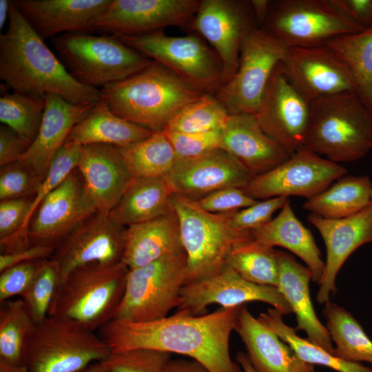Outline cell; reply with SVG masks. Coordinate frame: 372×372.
<instances>
[{
  "instance_id": "obj_1",
  "label": "cell",
  "mask_w": 372,
  "mask_h": 372,
  "mask_svg": "<svg viewBox=\"0 0 372 372\" xmlns=\"http://www.w3.org/2000/svg\"><path fill=\"white\" fill-rule=\"evenodd\" d=\"M239 307L200 315L177 310L170 316L147 322L113 319L97 333L111 352L159 350L187 356L209 372H241L229 350Z\"/></svg>"
},
{
  "instance_id": "obj_2",
  "label": "cell",
  "mask_w": 372,
  "mask_h": 372,
  "mask_svg": "<svg viewBox=\"0 0 372 372\" xmlns=\"http://www.w3.org/2000/svg\"><path fill=\"white\" fill-rule=\"evenodd\" d=\"M6 31L0 35V79L12 92L60 96L74 104H96L101 90L75 80L28 23L12 1Z\"/></svg>"
},
{
  "instance_id": "obj_3",
  "label": "cell",
  "mask_w": 372,
  "mask_h": 372,
  "mask_svg": "<svg viewBox=\"0 0 372 372\" xmlns=\"http://www.w3.org/2000/svg\"><path fill=\"white\" fill-rule=\"evenodd\" d=\"M100 90L114 114L152 132L163 131L178 112L205 93L154 61Z\"/></svg>"
},
{
  "instance_id": "obj_4",
  "label": "cell",
  "mask_w": 372,
  "mask_h": 372,
  "mask_svg": "<svg viewBox=\"0 0 372 372\" xmlns=\"http://www.w3.org/2000/svg\"><path fill=\"white\" fill-rule=\"evenodd\" d=\"M310 125L302 149L336 163L354 162L372 149V114L353 92L310 101Z\"/></svg>"
},
{
  "instance_id": "obj_5",
  "label": "cell",
  "mask_w": 372,
  "mask_h": 372,
  "mask_svg": "<svg viewBox=\"0 0 372 372\" xmlns=\"http://www.w3.org/2000/svg\"><path fill=\"white\" fill-rule=\"evenodd\" d=\"M128 271L122 262L76 268L59 284L48 316L70 318L98 331L114 318Z\"/></svg>"
},
{
  "instance_id": "obj_6",
  "label": "cell",
  "mask_w": 372,
  "mask_h": 372,
  "mask_svg": "<svg viewBox=\"0 0 372 372\" xmlns=\"http://www.w3.org/2000/svg\"><path fill=\"white\" fill-rule=\"evenodd\" d=\"M172 203L187 256L185 284L218 272L227 264L235 247L251 240L250 230L237 229L229 225L232 212L206 211L196 200L178 194L172 195Z\"/></svg>"
},
{
  "instance_id": "obj_7",
  "label": "cell",
  "mask_w": 372,
  "mask_h": 372,
  "mask_svg": "<svg viewBox=\"0 0 372 372\" xmlns=\"http://www.w3.org/2000/svg\"><path fill=\"white\" fill-rule=\"evenodd\" d=\"M51 43L75 80L97 89L124 80L153 62L112 35L65 34L52 39Z\"/></svg>"
},
{
  "instance_id": "obj_8",
  "label": "cell",
  "mask_w": 372,
  "mask_h": 372,
  "mask_svg": "<svg viewBox=\"0 0 372 372\" xmlns=\"http://www.w3.org/2000/svg\"><path fill=\"white\" fill-rule=\"evenodd\" d=\"M110 353L96 331L78 321L52 316L35 324L23 362L28 372H80Z\"/></svg>"
},
{
  "instance_id": "obj_9",
  "label": "cell",
  "mask_w": 372,
  "mask_h": 372,
  "mask_svg": "<svg viewBox=\"0 0 372 372\" xmlns=\"http://www.w3.org/2000/svg\"><path fill=\"white\" fill-rule=\"evenodd\" d=\"M187 272L185 251L129 269L123 296L113 319L147 322L166 318L179 306Z\"/></svg>"
},
{
  "instance_id": "obj_10",
  "label": "cell",
  "mask_w": 372,
  "mask_h": 372,
  "mask_svg": "<svg viewBox=\"0 0 372 372\" xmlns=\"http://www.w3.org/2000/svg\"><path fill=\"white\" fill-rule=\"evenodd\" d=\"M118 38L205 93L215 95L224 84L220 59L196 34L169 36L161 30Z\"/></svg>"
},
{
  "instance_id": "obj_11",
  "label": "cell",
  "mask_w": 372,
  "mask_h": 372,
  "mask_svg": "<svg viewBox=\"0 0 372 372\" xmlns=\"http://www.w3.org/2000/svg\"><path fill=\"white\" fill-rule=\"evenodd\" d=\"M261 28L287 47L322 45L364 29L340 12L329 0L271 1Z\"/></svg>"
},
{
  "instance_id": "obj_12",
  "label": "cell",
  "mask_w": 372,
  "mask_h": 372,
  "mask_svg": "<svg viewBox=\"0 0 372 372\" xmlns=\"http://www.w3.org/2000/svg\"><path fill=\"white\" fill-rule=\"evenodd\" d=\"M280 40L262 28L244 39L234 76L215 94L230 114H256L276 65L287 50Z\"/></svg>"
},
{
  "instance_id": "obj_13",
  "label": "cell",
  "mask_w": 372,
  "mask_h": 372,
  "mask_svg": "<svg viewBox=\"0 0 372 372\" xmlns=\"http://www.w3.org/2000/svg\"><path fill=\"white\" fill-rule=\"evenodd\" d=\"M347 173L340 164L302 149L275 168L253 176L242 189L256 200L291 196L308 200Z\"/></svg>"
},
{
  "instance_id": "obj_14",
  "label": "cell",
  "mask_w": 372,
  "mask_h": 372,
  "mask_svg": "<svg viewBox=\"0 0 372 372\" xmlns=\"http://www.w3.org/2000/svg\"><path fill=\"white\" fill-rule=\"evenodd\" d=\"M256 28L251 1L245 0H202L189 27L214 48L223 65L224 84L237 71L244 39Z\"/></svg>"
},
{
  "instance_id": "obj_15",
  "label": "cell",
  "mask_w": 372,
  "mask_h": 372,
  "mask_svg": "<svg viewBox=\"0 0 372 372\" xmlns=\"http://www.w3.org/2000/svg\"><path fill=\"white\" fill-rule=\"evenodd\" d=\"M255 116L263 131L291 156L302 149L310 102L290 81L282 62L273 71Z\"/></svg>"
},
{
  "instance_id": "obj_16",
  "label": "cell",
  "mask_w": 372,
  "mask_h": 372,
  "mask_svg": "<svg viewBox=\"0 0 372 372\" xmlns=\"http://www.w3.org/2000/svg\"><path fill=\"white\" fill-rule=\"evenodd\" d=\"M199 0H110L94 32L117 37L137 36L165 28L190 27Z\"/></svg>"
},
{
  "instance_id": "obj_17",
  "label": "cell",
  "mask_w": 372,
  "mask_h": 372,
  "mask_svg": "<svg viewBox=\"0 0 372 372\" xmlns=\"http://www.w3.org/2000/svg\"><path fill=\"white\" fill-rule=\"evenodd\" d=\"M254 301L267 303L283 316L292 313L277 287L251 282L228 264L213 275L185 284L180 291L178 310L200 315L211 304L231 308Z\"/></svg>"
},
{
  "instance_id": "obj_18",
  "label": "cell",
  "mask_w": 372,
  "mask_h": 372,
  "mask_svg": "<svg viewBox=\"0 0 372 372\" xmlns=\"http://www.w3.org/2000/svg\"><path fill=\"white\" fill-rule=\"evenodd\" d=\"M125 229L109 213L96 212L83 222L56 245L51 257L59 267V284L80 267L122 262Z\"/></svg>"
},
{
  "instance_id": "obj_19",
  "label": "cell",
  "mask_w": 372,
  "mask_h": 372,
  "mask_svg": "<svg viewBox=\"0 0 372 372\" xmlns=\"http://www.w3.org/2000/svg\"><path fill=\"white\" fill-rule=\"evenodd\" d=\"M97 212L76 168L41 203L28 227L30 245L55 247Z\"/></svg>"
},
{
  "instance_id": "obj_20",
  "label": "cell",
  "mask_w": 372,
  "mask_h": 372,
  "mask_svg": "<svg viewBox=\"0 0 372 372\" xmlns=\"http://www.w3.org/2000/svg\"><path fill=\"white\" fill-rule=\"evenodd\" d=\"M282 63L290 81L309 102L338 93L355 92L345 64L326 45L287 47Z\"/></svg>"
},
{
  "instance_id": "obj_21",
  "label": "cell",
  "mask_w": 372,
  "mask_h": 372,
  "mask_svg": "<svg viewBox=\"0 0 372 372\" xmlns=\"http://www.w3.org/2000/svg\"><path fill=\"white\" fill-rule=\"evenodd\" d=\"M222 149L201 156L176 160L165 176L174 194L198 200L225 187H244L253 177Z\"/></svg>"
},
{
  "instance_id": "obj_22",
  "label": "cell",
  "mask_w": 372,
  "mask_h": 372,
  "mask_svg": "<svg viewBox=\"0 0 372 372\" xmlns=\"http://www.w3.org/2000/svg\"><path fill=\"white\" fill-rule=\"evenodd\" d=\"M320 234L327 259L316 299L322 304L336 291L337 274L349 256L363 245L372 242V206L340 219H327L309 214L307 218Z\"/></svg>"
},
{
  "instance_id": "obj_23",
  "label": "cell",
  "mask_w": 372,
  "mask_h": 372,
  "mask_svg": "<svg viewBox=\"0 0 372 372\" xmlns=\"http://www.w3.org/2000/svg\"><path fill=\"white\" fill-rule=\"evenodd\" d=\"M43 39L73 33L94 32L96 20L110 0H13Z\"/></svg>"
},
{
  "instance_id": "obj_24",
  "label": "cell",
  "mask_w": 372,
  "mask_h": 372,
  "mask_svg": "<svg viewBox=\"0 0 372 372\" xmlns=\"http://www.w3.org/2000/svg\"><path fill=\"white\" fill-rule=\"evenodd\" d=\"M220 149L254 176L275 168L291 156L251 114L229 115L222 130Z\"/></svg>"
},
{
  "instance_id": "obj_25",
  "label": "cell",
  "mask_w": 372,
  "mask_h": 372,
  "mask_svg": "<svg viewBox=\"0 0 372 372\" xmlns=\"http://www.w3.org/2000/svg\"><path fill=\"white\" fill-rule=\"evenodd\" d=\"M76 169L97 212L110 213L134 178L119 147L110 145L83 146Z\"/></svg>"
},
{
  "instance_id": "obj_26",
  "label": "cell",
  "mask_w": 372,
  "mask_h": 372,
  "mask_svg": "<svg viewBox=\"0 0 372 372\" xmlns=\"http://www.w3.org/2000/svg\"><path fill=\"white\" fill-rule=\"evenodd\" d=\"M45 99V112L37 135L19 161L33 169L42 180L72 128L96 105L74 104L54 94H46Z\"/></svg>"
},
{
  "instance_id": "obj_27",
  "label": "cell",
  "mask_w": 372,
  "mask_h": 372,
  "mask_svg": "<svg viewBox=\"0 0 372 372\" xmlns=\"http://www.w3.org/2000/svg\"><path fill=\"white\" fill-rule=\"evenodd\" d=\"M256 372H315L269 327L255 318L245 304L238 307L235 329Z\"/></svg>"
},
{
  "instance_id": "obj_28",
  "label": "cell",
  "mask_w": 372,
  "mask_h": 372,
  "mask_svg": "<svg viewBox=\"0 0 372 372\" xmlns=\"http://www.w3.org/2000/svg\"><path fill=\"white\" fill-rule=\"evenodd\" d=\"M279 278L277 288L296 317V330L304 331L308 339L333 354L332 339L318 318L310 296L312 273L288 253L278 251Z\"/></svg>"
},
{
  "instance_id": "obj_29",
  "label": "cell",
  "mask_w": 372,
  "mask_h": 372,
  "mask_svg": "<svg viewBox=\"0 0 372 372\" xmlns=\"http://www.w3.org/2000/svg\"><path fill=\"white\" fill-rule=\"evenodd\" d=\"M183 251L174 209L156 218L126 227L122 262L129 269Z\"/></svg>"
},
{
  "instance_id": "obj_30",
  "label": "cell",
  "mask_w": 372,
  "mask_h": 372,
  "mask_svg": "<svg viewBox=\"0 0 372 372\" xmlns=\"http://www.w3.org/2000/svg\"><path fill=\"white\" fill-rule=\"evenodd\" d=\"M251 240L267 247H284L302 259L319 284L324 262L309 229L296 216L289 199L279 214L267 223L250 230Z\"/></svg>"
},
{
  "instance_id": "obj_31",
  "label": "cell",
  "mask_w": 372,
  "mask_h": 372,
  "mask_svg": "<svg viewBox=\"0 0 372 372\" xmlns=\"http://www.w3.org/2000/svg\"><path fill=\"white\" fill-rule=\"evenodd\" d=\"M174 194L165 177L134 178L110 211V217L126 227L164 216L174 210Z\"/></svg>"
},
{
  "instance_id": "obj_32",
  "label": "cell",
  "mask_w": 372,
  "mask_h": 372,
  "mask_svg": "<svg viewBox=\"0 0 372 372\" xmlns=\"http://www.w3.org/2000/svg\"><path fill=\"white\" fill-rule=\"evenodd\" d=\"M152 133L118 116L101 99L90 113L72 128L66 141L81 146L103 144L122 148L143 141Z\"/></svg>"
},
{
  "instance_id": "obj_33",
  "label": "cell",
  "mask_w": 372,
  "mask_h": 372,
  "mask_svg": "<svg viewBox=\"0 0 372 372\" xmlns=\"http://www.w3.org/2000/svg\"><path fill=\"white\" fill-rule=\"evenodd\" d=\"M371 189L372 182L368 176L344 175L307 200L303 208L327 219L347 218L371 205Z\"/></svg>"
},
{
  "instance_id": "obj_34",
  "label": "cell",
  "mask_w": 372,
  "mask_h": 372,
  "mask_svg": "<svg viewBox=\"0 0 372 372\" xmlns=\"http://www.w3.org/2000/svg\"><path fill=\"white\" fill-rule=\"evenodd\" d=\"M342 61L355 85V93L372 114V25L326 44Z\"/></svg>"
},
{
  "instance_id": "obj_35",
  "label": "cell",
  "mask_w": 372,
  "mask_h": 372,
  "mask_svg": "<svg viewBox=\"0 0 372 372\" xmlns=\"http://www.w3.org/2000/svg\"><path fill=\"white\" fill-rule=\"evenodd\" d=\"M322 312L335 344L333 355L347 361L372 364V340L355 318L343 307L329 301L324 304Z\"/></svg>"
},
{
  "instance_id": "obj_36",
  "label": "cell",
  "mask_w": 372,
  "mask_h": 372,
  "mask_svg": "<svg viewBox=\"0 0 372 372\" xmlns=\"http://www.w3.org/2000/svg\"><path fill=\"white\" fill-rule=\"evenodd\" d=\"M282 317L280 311L273 308L261 313L258 319L288 344L302 360L313 365L326 366L338 372H372V369L360 362L339 358L309 339L300 338L296 333V329L285 324Z\"/></svg>"
},
{
  "instance_id": "obj_37",
  "label": "cell",
  "mask_w": 372,
  "mask_h": 372,
  "mask_svg": "<svg viewBox=\"0 0 372 372\" xmlns=\"http://www.w3.org/2000/svg\"><path fill=\"white\" fill-rule=\"evenodd\" d=\"M119 149L134 178L165 177L177 160L163 131L153 132L145 140Z\"/></svg>"
},
{
  "instance_id": "obj_38",
  "label": "cell",
  "mask_w": 372,
  "mask_h": 372,
  "mask_svg": "<svg viewBox=\"0 0 372 372\" xmlns=\"http://www.w3.org/2000/svg\"><path fill=\"white\" fill-rule=\"evenodd\" d=\"M0 304V360L24 364L25 347L35 324L21 298Z\"/></svg>"
},
{
  "instance_id": "obj_39",
  "label": "cell",
  "mask_w": 372,
  "mask_h": 372,
  "mask_svg": "<svg viewBox=\"0 0 372 372\" xmlns=\"http://www.w3.org/2000/svg\"><path fill=\"white\" fill-rule=\"evenodd\" d=\"M227 264L244 279L261 285L277 287L279 278L278 251L249 240L235 247Z\"/></svg>"
},
{
  "instance_id": "obj_40",
  "label": "cell",
  "mask_w": 372,
  "mask_h": 372,
  "mask_svg": "<svg viewBox=\"0 0 372 372\" xmlns=\"http://www.w3.org/2000/svg\"><path fill=\"white\" fill-rule=\"evenodd\" d=\"M45 108V97L1 90V123L31 143L37 135Z\"/></svg>"
},
{
  "instance_id": "obj_41",
  "label": "cell",
  "mask_w": 372,
  "mask_h": 372,
  "mask_svg": "<svg viewBox=\"0 0 372 372\" xmlns=\"http://www.w3.org/2000/svg\"><path fill=\"white\" fill-rule=\"evenodd\" d=\"M230 114L214 94L204 93L184 107L163 130L201 133L223 130Z\"/></svg>"
},
{
  "instance_id": "obj_42",
  "label": "cell",
  "mask_w": 372,
  "mask_h": 372,
  "mask_svg": "<svg viewBox=\"0 0 372 372\" xmlns=\"http://www.w3.org/2000/svg\"><path fill=\"white\" fill-rule=\"evenodd\" d=\"M59 282L55 260L52 258L43 260L32 285L21 296L35 324L48 318Z\"/></svg>"
},
{
  "instance_id": "obj_43",
  "label": "cell",
  "mask_w": 372,
  "mask_h": 372,
  "mask_svg": "<svg viewBox=\"0 0 372 372\" xmlns=\"http://www.w3.org/2000/svg\"><path fill=\"white\" fill-rule=\"evenodd\" d=\"M172 353L159 350L138 349L111 352L101 362L110 372H165Z\"/></svg>"
},
{
  "instance_id": "obj_44",
  "label": "cell",
  "mask_w": 372,
  "mask_h": 372,
  "mask_svg": "<svg viewBox=\"0 0 372 372\" xmlns=\"http://www.w3.org/2000/svg\"><path fill=\"white\" fill-rule=\"evenodd\" d=\"M42 179L20 161L1 167L0 200L29 198L35 196Z\"/></svg>"
},
{
  "instance_id": "obj_45",
  "label": "cell",
  "mask_w": 372,
  "mask_h": 372,
  "mask_svg": "<svg viewBox=\"0 0 372 372\" xmlns=\"http://www.w3.org/2000/svg\"><path fill=\"white\" fill-rule=\"evenodd\" d=\"M222 130L182 133L163 130L170 142L177 160L193 158L220 148Z\"/></svg>"
},
{
  "instance_id": "obj_46",
  "label": "cell",
  "mask_w": 372,
  "mask_h": 372,
  "mask_svg": "<svg viewBox=\"0 0 372 372\" xmlns=\"http://www.w3.org/2000/svg\"><path fill=\"white\" fill-rule=\"evenodd\" d=\"M288 199L285 196H278L257 200L247 207L232 212L229 225L240 230H251L262 226L273 218V214L281 209Z\"/></svg>"
},
{
  "instance_id": "obj_47",
  "label": "cell",
  "mask_w": 372,
  "mask_h": 372,
  "mask_svg": "<svg viewBox=\"0 0 372 372\" xmlns=\"http://www.w3.org/2000/svg\"><path fill=\"white\" fill-rule=\"evenodd\" d=\"M42 260L16 265L0 272V302L21 296L34 281Z\"/></svg>"
},
{
  "instance_id": "obj_48",
  "label": "cell",
  "mask_w": 372,
  "mask_h": 372,
  "mask_svg": "<svg viewBox=\"0 0 372 372\" xmlns=\"http://www.w3.org/2000/svg\"><path fill=\"white\" fill-rule=\"evenodd\" d=\"M256 201L249 196L242 188L234 187L220 189L196 200L203 209L214 214L234 212L247 207Z\"/></svg>"
},
{
  "instance_id": "obj_49",
  "label": "cell",
  "mask_w": 372,
  "mask_h": 372,
  "mask_svg": "<svg viewBox=\"0 0 372 372\" xmlns=\"http://www.w3.org/2000/svg\"><path fill=\"white\" fill-rule=\"evenodd\" d=\"M31 143L30 141L21 137L8 126L1 124L0 127L1 167L19 161Z\"/></svg>"
},
{
  "instance_id": "obj_50",
  "label": "cell",
  "mask_w": 372,
  "mask_h": 372,
  "mask_svg": "<svg viewBox=\"0 0 372 372\" xmlns=\"http://www.w3.org/2000/svg\"><path fill=\"white\" fill-rule=\"evenodd\" d=\"M55 247L44 245H30L26 248L0 255V272L16 265L50 258Z\"/></svg>"
},
{
  "instance_id": "obj_51",
  "label": "cell",
  "mask_w": 372,
  "mask_h": 372,
  "mask_svg": "<svg viewBox=\"0 0 372 372\" xmlns=\"http://www.w3.org/2000/svg\"><path fill=\"white\" fill-rule=\"evenodd\" d=\"M346 17L366 28L372 25V0H329Z\"/></svg>"
},
{
  "instance_id": "obj_52",
  "label": "cell",
  "mask_w": 372,
  "mask_h": 372,
  "mask_svg": "<svg viewBox=\"0 0 372 372\" xmlns=\"http://www.w3.org/2000/svg\"><path fill=\"white\" fill-rule=\"evenodd\" d=\"M165 372H209L203 364L194 360H171Z\"/></svg>"
},
{
  "instance_id": "obj_53",
  "label": "cell",
  "mask_w": 372,
  "mask_h": 372,
  "mask_svg": "<svg viewBox=\"0 0 372 372\" xmlns=\"http://www.w3.org/2000/svg\"><path fill=\"white\" fill-rule=\"evenodd\" d=\"M258 28L262 27L267 16L270 1L268 0H250Z\"/></svg>"
},
{
  "instance_id": "obj_54",
  "label": "cell",
  "mask_w": 372,
  "mask_h": 372,
  "mask_svg": "<svg viewBox=\"0 0 372 372\" xmlns=\"http://www.w3.org/2000/svg\"><path fill=\"white\" fill-rule=\"evenodd\" d=\"M0 372H28V371L25 364H10L0 360Z\"/></svg>"
},
{
  "instance_id": "obj_55",
  "label": "cell",
  "mask_w": 372,
  "mask_h": 372,
  "mask_svg": "<svg viewBox=\"0 0 372 372\" xmlns=\"http://www.w3.org/2000/svg\"><path fill=\"white\" fill-rule=\"evenodd\" d=\"M11 1L0 0V30L4 27L5 23L9 18L10 8Z\"/></svg>"
},
{
  "instance_id": "obj_56",
  "label": "cell",
  "mask_w": 372,
  "mask_h": 372,
  "mask_svg": "<svg viewBox=\"0 0 372 372\" xmlns=\"http://www.w3.org/2000/svg\"><path fill=\"white\" fill-rule=\"evenodd\" d=\"M237 361L244 372H256L249 360L247 354L242 352L238 353Z\"/></svg>"
},
{
  "instance_id": "obj_57",
  "label": "cell",
  "mask_w": 372,
  "mask_h": 372,
  "mask_svg": "<svg viewBox=\"0 0 372 372\" xmlns=\"http://www.w3.org/2000/svg\"><path fill=\"white\" fill-rule=\"evenodd\" d=\"M80 372H110L101 362H95Z\"/></svg>"
},
{
  "instance_id": "obj_58",
  "label": "cell",
  "mask_w": 372,
  "mask_h": 372,
  "mask_svg": "<svg viewBox=\"0 0 372 372\" xmlns=\"http://www.w3.org/2000/svg\"><path fill=\"white\" fill-rule=\"evenodd\" d=\"M371 205L372 206V189H371Z\"/></svg>"
}]
</instances>
